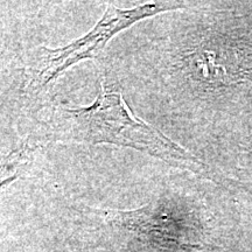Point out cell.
<instances>
[{"label": "cell", "instance_id": "7a4b0ae2", "mask_svg": "<svg viewBox=\"0 0 252 252\" xmlns=\"http://www.w3.org/2000/svg\"><path fill=\"white\" fill-rule=\"evenodd\" d=\"M187 2L178 1L147 2L132 8H118L109 5L100 20L86 35L59 48L39 47L36 49L33 64L25 82V97L31 104L43 98L63 71L83 60L98 59L106 43L116 34L137 21L161 12L187 8Z\"/></svg>", "mask_w": 252, "mask_h": 252}, {"label": "cell", "instance_id": "3957f363", "mask_svg": "<svg viewBox=\"0 0 252 252\" xmlns=\"http://www.w3.org/2000/svg\"><path fill=\"white\" fill-rule=\"evenodd\" d=\"M33 151L28 145H21L5 154H0V189L18 179L30 167Z\"/></svg>", "mask_w": 252, "mask_h": 252}, {"label": "cell", "instance_id": "6da1fadb", "mask_svg": "<svg viewBox=\"0 0 252 252\" xmlns=\"http://www.w3.org/2000/svg\"><path fill=\"white\" fill-rule=\"evenodd\" d=\"M53 140L84 145L111 144L141 151L179 168L207 175L196 158L132 115L121 91L104 78L100 93L88 106L60 105L48 121Z\"/></svg>", "mask_w": 252, "mask_h": 252}]
</instances>
